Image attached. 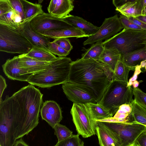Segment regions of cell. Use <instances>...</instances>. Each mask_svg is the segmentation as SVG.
<instances>
[{"label": "cell", "instance_id": "obj_46", "mask_svg": "<svg viewBox=\"0 0 146 146\" xmlns=\"http://www.w3.org/2000/svg\"><path fill=\"white\" fill-rule=\"evenodd\" d=\"M142 44L146 46V34L143 38Z\"/></svg>", "mask_w": 146, "mask_h": 146}, {"label": "cell", "instance_id": "obj_18", "mask_svg": "<svg viewBox=\"0 0 146 146\" xmlns=\"http://www.w3.org/2000/svg\"><path fill=\"white\" fill-rule=\"evenodd\" d=\"M73 0H52L47 8L48 13L60 18L69 15L74 8Z\"/></svg>", "mask_w": 146, "mask_h": 146}, {"label": "cell", "instance_id": "obj_23", "mask_svg": "<svg viewBox=\"0 0 146 146\" xmlns=\"http://www.w3.org/2000/svg\"><path fill=\"white\" fill-rule=\"evenodd\" d=\"M121 54L116 48L104 47L100 60L114 72L118 61L121 60Z\"/></svg>", "mask_w": 146, "mask_h": 146}, {"label": "cell", "instance_id": "obj_8", "mask_svg": "<svg viewBox=\"0 0 146 146\" xmlns=\"http://www.w3.org/2000/svg\"><path fill=\"white\" fill-rule=\"evenodd\" d=\"M103 122L117 135L122 146H133L137 138L146 129V126L134 121Z\"/></svg>", "mask_w": 146, "mask_h": 146}, {"label": "cell", "instance_id": "obj_35", "mask_svg": "<svg viewBox=\"0 0 146 146\" xmlns=\"http://www.w3.org/2000/svg\"><path fill=\"white\" fill-rule=\"evenodd\" d=\"M9 0L14 10L21 18L22 21L21 25L25 19L24 12L21 1V0Z\"/></svg>", "mask_w": 146, "mask_h": 146}, {"label": "cell", "instance_id": "obj_26", "mask_svg": "<svg viewBox=\"0 0 146 146\" xmlns=\"http://www.w3.org/2000/svg\"><path fill=\"white\" fill-rule=\"evenodd\" d=\"M86 104L93 119L96 121L113 117L109 110L99 103H89Z\"/></svg>", "mask_w": 146, "mask_h": 146}, {"label": "cell", "instance_id": "obj_45", "mask_svg": "<svg viewBox=\"0 0 146 146\" xmlns=\"http://www.w3.org/2000/svg\"><path fill=\"white\" fill-rule=\"evenodd\" d=\"M141 15H146V4L143 7L141 13Z\"/></svg>", "mask_w": 146, "mask_h": 146}, {"label": "cell", "instance_id": "obj_13", "mask_svg": "<svg viewBox=\"0 0 146 146\" xmlns=\"http://www.w3.org/2000/svg\"><path fill=\"white\" fill-rule=\"evenodd\" d=\"M40 112L42 119L45 120L53 129L62 119L61 108L53 100H46L43 102Z\"/></svg>", "mask_w": 146, "mask_h": 146}, {"label": "cell", "instance_id": "obj_16", "mask_svg": "<svg viewBox=\"0 0 146 146\" xmlns=\"http://www.w3.org/2000/svg\"><path fill=\"white\" fill-rule=\"evenodd\" d=\"M30 21L20 26V32L33 48H42L47 49L48 44L50 42V38L35 31L31 27Z\"/></svg>", "mask_w": 146, "mask_h": 146}, {"label": "cell", "instance_id": "obj_29", "mask_svg": "<svg viewBox=\"0 0 146 146\" xmlns=\"http://www.w3.org/2000/svg\"><path fill=\"white\" fill-rule=\"evenodd\" d=\"M132 69L126 66L121 60H119L115 66L114 73V80L127 85L129 71Z\"/></svg>", "mask_w": 146, "mask_h": 146}, {"label": "cell", "instance_id": "obj_10", "mask_svg": "<svg viewBox=\"0 0 146 146\" xmlns=\"http://www.w3.org/2000/svg\"><path fill=\"white\" fill-rule=\"evenodd\" d=\"M123 29L119 18L116 14L106 18L101 26L94 35L88 38L83 43L84 45L92 44L99 41L107 40Z\"/></svg>", "mask_w": 146, "mask_h": 146}, {"label": "cell", "instance_id": "obj_42", "mask_svg": "<svg viewBox=\"0 0 146 146\" xmlns=\"http://www.w3.org/2000/svg\"><path fill=\"white\" fill-rule=\"evenodd\" d=\"M128 0H113L112 1L113 3V5L116 8L119 7L123 4L128 1Z\"/></svg>", "mask_w": 146, "mask_h": 146}, {"label": "cell", "instance_id": "obj_11", "mask_svg": "<svg viewBox=\"0 0 146 146\" xmlns=\"http://www.w3.org/2000/svg\"><path fill=\"white\" fill-rule=\"evenodd\" d=\"M62 88L67 98L73 103L86 104L98 103L88 90L79 84L68 82L62 84Z\"/></svg>", "mask_w": 146, "mask_h": 146}, {"label": "cell", "instance_id": "obj_21", "mask_svg": "<svg viewBox=\"0 0 146 146\" xmlns=\"http://www.w3.org/2000/svg\"><path fill=\"white\" fill-rule=\"evenodd\" d=\"M50 38L56 39L61 38L75 37L76 38L88 37L80 29L73 27L47 31L40 33Z\"/></svg>", "mask_w": 146, "mask_h": 146}, {"label": "cell", "instance_id": "obj_32", "mask_svg": "<svg viewBox=\"0 0 146 146\" xmlns=\"http://www.w3.org/2000/svg\"><path fill=\"white\" fill-rule=\"evenodd\" d=\"M47 49L54 55L59 57H66L70 53L53 41L49 42L48 44Z\"/></svg>", "mask_w": 146, "mask_h": 146}, {"label": "cell", "instance_id": "obj_6", "mask_svg": "<svg viewBox=\"0 0 146 146\" xmlns=\"http://www.w3.org/2000/svg\"><path fill=\"white\" fill-rule=\"evenodd\" d=\"M33 47L19 31L0 24V51L8 53H27Z\"/></svg>", "mask_w": 146, "mask_h": 146}, {"label": "cell", "instance_id": "obj_5", "mask_svg": "<svg viewBox=\"0 0 146 146\" xmlns=\"http://www.w3.org/2000/svg\"><path fill=\"white\" fill-rule=\"evenodd\" d=\"M146 31L123 29L120 32L103 42L105 48H114L123 55L145 46L142 44Z\"/></svg>", "mask_w": 146, "mask_h": 146}, {"label": "cell", "instance_id": "obj_25", "mask_svg": "<svg viewBox=\"0 0 146 146\" xmlns=\"http://www.w3.org/2000/svg\"><path fill=\"white\" fill-rule=\"evenodd\" d=\"M26 56L40 61L51 62L56 60L58 57L47 49L42 48H33Z\"/></svg>", "mask_w": 146, "mask_h": 146}, {"label": "cell", "instance_id": "obj_39", "mask_svg": "<svg viewBox=\"0 0 146 146\" xmlns=\"http://www.w3.org/2000/svg\"><path fill=\"white\" fill-rule=\"evenodd\" d=\"M131 21L141 27L143 30L146 31V24L137 19L135 17H129L127 18Z\"/></svg>", "mask_w": 146, "mask_h": 146}, {"label": "cell", "instance_id": "obj_40", "mask_svg": "<svg viewBox=\"0 0 146 146\" xmlns=\"http://www.w3.org/2000/svg\"><path fill=\"white\" fill-rule=\"evenodd\" d=\"M7 86L5 79L1 75L0 76V103L2 101V96L5 89Z\"/></svg>", "mask_w": 146, "mask_h": 146}, {"label": "cell", "instance_id": "obj_30", "mask_svg": "<svg viewBox=\"0 0 146 146\" xmlns=\"http://www.w3.org/2000/svg\"><path fill=\"white\" fill-rule=\"evenodd\" d=\"M54 134L56 136L58 142L63 141L72 136V131L65 125L59 123L56 124L54 127Z\"/></svg>", "mask_w": 146, "mask_h": 146}, {"label": "cell", "instance_id": "obj_2", "mask_svg": "<svg viewBox=\"0 0 146 146\" xmlns=\"http://www.w3.org/2000/svg\"><path fill=\"white\" fill-rule=\"evenodd\" d=\"M113 80V72L100 60L80 58L70 64L68 82L86 89L98 103Z\"/></svg>", "mask_w": 146, "mask_h": 146}, {"label": "cell", "instance_id": "obj_47", "mask_svg": "<svg viewBox=\"0 0 146 146\" xmlns=\"http://www.w3.org/2000/svg\"><path fill=\"white\" fill-rule=\"evenodd\" d=\"M43 1V0H39L38 1V3L40 4L41 3H42V2Z\"/></svg>", "mask_w": 146, "mask_h": 146}, {"label": "cell", "instance_id": "obj_48", "mask_svg": "<svg viewBox=\"0 0 146 146\" xmlns=\"http://www.w3.org/2000/svg\"><path fill=\"white\" fill-rule=\"evenodd\" d=\"M145 132L146 133V129L145 131Z\"/></svg>", "mask_w": 146, "mask_h": 146}, {"label": "cell", "instance_id": "obj_44", "mask_svg": "<svg viewBox=\"0 0 146 146\" xmlns=\"http://www.w3.org/2000/svg\"><path fill=\"white\" fill-rule=\"evenodd\" d=\"M139 84V82L137 80H135L133 82L132 86L133 88H137Z\"/></svg>", "mask_w": 146, "mask_h": 146}, {"label": "cell", "instance_id": "obj_37", "mask_svg": "<svg viewBox=\"0 0 146 146\" xmlns=\"http://www.w3.org/2000/svg\"><path fill=\"white\" fill-rule=\"evenodd\" d=\"M133 146H146V133L145 131L139 137Z\"/></svg>", "mask_w": 146, "mask_h": 146}, {"label": "cell", "instance_id": "obj_17", "mask_svg": "<svg viewBox=\"0 0 146 146\" xmlns=\"http://www.w3.org/2000/svg\"><path fill=\"white\" fill-rule=\"evenodd\" d=\"M18 56L20 66L28 74L32 75L47 69L51 62L38 60L27 56L25 54H20Z\"/></svg>", "mask_w": 146, "mask_h": 146}, {"label": "cell", "instance_id": "obj_33", "mask_svg": "<svg viewBox=\"0 0 146 146\" xmlns=\"http://www.w3.org/2000/svg\"><path fill=\"white\" fill-rule=\"evenodd\" d=\"M133 92L135 101L146 108V94L138 87L133 88Z\"/></svg>", "mask_w": 146, "mask_h": 146}, {"label": "cell", "instance_id": "obj_31", "mask_svg": "<svg viewBox=\"0 0 146 146\" xmlns=\"http://www.w3.org/2000/svg\"><path fill=\"white\" fill-rule=\"evenodd\" d=\"M79 135H73L68 138L58 142L54 146H84V142L79 137Z\"/></svg>", "mask_w": 146, "mask_h": 146}, {"label": "cell", "instance_id": "obj_7", "mask_svg": "<svg viewBox=\"0 0 146 146\" xmlns=\"http://www.w3.org/2000/svg\"><path fill=\"white\" fill-rule=\"evenodd\" d=\"M70 113L78 134L84 138L96 134L97 121L93 119L86 104L73 103Z\"/></svg>", "mask_w": 146, "mask_h": 146}, {"label": "cell", "instance_id": "obj_15", "mask_svg": "<svg viewBox=\"0 0 146 146\" xmlns=\"http://www.w3.org/2000/svg\"><path fill=\"white\" fill-rule=\"evenodd\" d=\"M97 121L96 134L100 146H122L116 133L102 121Z\"/></svg>", "mask_w": 146, "mask_h": 146}, {"label": "cell", "instance_id": "obj_14", "mask_svg": "<svg viewBox=\"0 0 146 146\" xmlns=\"http://www.w3.org/2000/svg\"><path fill=\"white\" fill-rule=\"evenodd\" d=\"M2 67L5 74L11 80L27 82L32 75L20 66L18 56L7 59Z\"/></svg>", "mask_w": 146, "mask_h": 146}, {"label": "cell", "instance_id": "obj_24", "mask_svg": "<svg viewBox=\"0 0 146 146\" xmlns=\"http://www.w3.org/2000/svg\"><path fill=\"white\" fill-rule=\"evenodd\" d=\"M21 1L23 9L25 19L20 25L31 21L37 16L44 12L40 4L34 3L26 0Z\"/></svg>", "mask_w": 146, "mask_h": 146}, {"label": "cell", "instance_id": "obj_27", "mask_svg": "<svg viewBox=\"0 0 146 146\" xmlns=\"http://www.w3.org/2000/svg\"><path fill=\"white\" fill-rule=\"evenodd\" d=\"M104 49L102 41L97 42L92 44L89 48L85 50L84 52L82 54L81 58L100 60Z\"/></svg>", "mask_w": 146, "mask_h": 146}, {"label": "cell", "instance_id": "obj_12", "mask_svg": "<svg viewBox=\"0 0 146 146\" xmlns=\"http://www.w3.org/2000/svg\"><path fill=\"white\" fill-rule=\"evenodd\" d=\"M22 19L13 8L9 0H0V24L19 31Z\"/></svg>", "mask_w": 146, "mask_h": 146}, {"label": "cell", "instance_id": "obj_38", "mask_svg": "<svg viewBox=\"0 0 146 146\" xmlns=\"http://www.w3.org/2000/svg\"><path fill=\"white\" fill-rule=\"evenodd\" d=\"M141 68L140 66H137L135 68L134 74L129 80L127 84L128 86H131L132 85L133 82L136 80L138 75L141 72Z\"/></svg>", "mask_w": 146, "mask_h": 146}, {"label": "cell", "instance_id": "obj_9", "mask_svg": "<svg viewBox=\"0 0 146 146\" xmlns=\"http://www.w3.org/2000/svg\"><path fill=\"white\" fill-rule=\"evenodd\" d=\"M30 24L31 28L39 34L47 31L73 27L63 18L44 12L33 19Z\"/></svg>", "mask_w": 146, "mask_h": 146}, {"label": "cell", "instance_id": "obj_28", "mask_svg": "<svg viewBox=\"0 0 146 146\" xmlns=\"http://www.w3.org/2000/svg\"><path fill=\"white\" fill-rule=\"evenodd\" d=\"M131 115L132 121L146 126V108L138 104L134 100L131 103Z\"/></svg>", "mask_w": 146, "mask_h": 146}, {"label": "cell", "instance_id": "obj_22", "mask_svg": "<svg viewBox=\"0 0 146 146\" xmlns=\"http://www.w3.org/2000/svg\"><path fill=\"white\" fill-rule=\"evenodd\" d=\"M143 6V0H128L115 10L127 18L136 17L141 15Z\"/></svg>", "mask_w": 146, "mask_h": 146}, {"label": "cell", "instance_id": "obj_1", "mask_svg": "<svg viewBox=\"0 0 146 146\" xmlns=\"http://www.w3.org/2000/svg\"><path fill=\"white\" fill-rule=\"evenodd\" d=\"M42 97L40 90L30 84L11 96H6L0 103V108L13 118L17 140L27 135L38 125Z\"/></svg>", "mask_w": 146, "mask_h": 146}, {"label": "cell", "instance_id": "obj_43", "mask_svg": "<svg viewBox=\"0 0 146 146\" xmlns=\"http://www.w3.org/2000/svg\"><path fill=\"white\" fill-rule=\"evenodd\" d=\"M135 18L146 24V15H141Z\"/></svg>", "mask_w": 146, "mask_h": 146}, {"label": "cell", "instance_id": "obj_19", "mask_svg": "<svg viewBox=\"0 0 146 146\" xmlns=\"http://www.w3.org/2000/svg\"><path fill=\"white\" fill-rule=\"evenodd\" d=\"M63 18L73 27L80 29L89 37L96 33L99 29V27L80 17L69 14Z\"/></svg>", "mask_w": 146, "mask_h": 146}, {"label": "cell", "instance_id": "obj_36", "mask_svg": "<svg viewBox=\"0 0 146 146\" xmlns=\"http://www.w3.org/2000/svg\"><path fill=\"white\" fill-rule=\"evenodd\" d=\"M53 41L69 53L73 48V46L68 38H58L55 39Z\"/></svg>", "mask_w": 146, "mask_h": 146}, {"label": "cell", "instance_id": "obj_41", "mask_svg": "<svg viewBox=\"0 0 146 146\" xmlns=\"http://www.w3.org/2000/svg\"><path fill=\"white\" fill-rule=\"evenodd\" d=\"M13 146H29L25 142L22 138L17 140Z\"/></svg>", "mask_w": 146, "mask_h": 146}, {"label": "cell", "instance_id": "obj_20", "mask_svg": "<svg viewBox=\"0 0 146 146\" xmlns=\"http://www.w3.org/2000/svg\"><path fill=\"white\" fill-rule=\"evenodd\" d=\"M121 60L126 66L135 70L136 66L146 62V46L123 55Z\"/></svg>", "mask_w": 146, "mask_h": 146}, {"label": "cell", "instance_id": "obj_34", "mask_svg": "<svg viewBox=\"0 0 146 146\" xmlns=\"http://www.w3.org/2000/svg\"><path fill=\"white\" fill-rule=\"evenodd\" d=\"M119 18L123 29L137 31H143L141 27L131 21L126 16L121 14Z\"/></svg>", "mask_w": 146, "mask_h": 146}, {"label": "cell", "instance_id": "obj_3", "mask_svg": "<svg viewBox=\"0 0 146 146\" xmlns=\"http://www.w3.org/2000/svg\"><path fill=\"white\" fill-rule=\"evenodd\" d=\"M67 57H58L51 62L47 69L33 74L28 80L30 84L41 88H48L68 82L70 64Z\"/></svg>", "mask_w": 146, "mask_h": 146}, {"label": "cell", "instance_id": "obj_4", "mask_svg": "<svg viewBox=\"0 0 146 146\" xmlns=\"http://www.w3.org/2000/svg\"><path fill=\"white\" fill-rule=\"evenodd\" d=\"M133 89L131 86L113 80L98 103L109 110L114 115L121 105L131 104L133 100Z\"/></svg>", "mask_w": 146, "mask_h": 146}]
</instances>
